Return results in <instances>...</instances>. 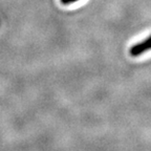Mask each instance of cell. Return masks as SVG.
Here are the masks:
<instances>
[{
  "label": "cell",
  "mask_w": 151,
  "mask_h": 151,
  "mask_svg": "<svg viewBox=\"0 0 151 151\" xmlns=\"http://www.w3.org/2000/svg\"><path fill=\"white\" fill-rule=\"evenodd\" d=\"M149 50H151V36L147 38V39H145L144 41L133 45L130 48V55L132 57H137L139 55L148 52Z\"/></svg>",
  "instance_id": "6da1fadb"
},
{
  "label": "cell",
  "mask_w": 151,
  "mask_h": 151,
  "mask_svg": "<svg viewBox=\"0 0 151 151\" xmlns=\"http://www.w3.org/2000/svg\"><path fill=\"white\" fill-rule=\"evenodd\" d=\"M77 1H79V0H61V2L64 4H70V3H75Z\"/></svg>",
  "instance_id": "7a4b0ae2"
}]
</instances>
